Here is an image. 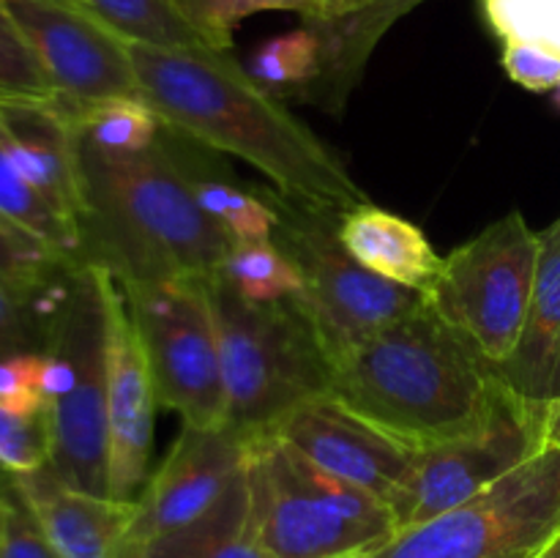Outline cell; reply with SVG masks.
<instances>
[{"mask_svg": "<svg viewBox=\"0 0 560 558\" xmlns=\"http://www.w3.org/2000/svg\"><path fill=\"white\" fill-rule=\"evenodd\" d=\"M140 96L167 129L260 170L295 200L348 213L370 202L331 148L230 53L129 44Z\"/></svg>", "mask_w": 560, "mask_h": 558, "instance_id": "1", "label": "cell"}, {"mask_svg": "<svg viewBox=\"0 0 560 558\" xmlns=\"http://www.w3.org/2000/svg\"><path fill=\"white\" fill-rule=\"evenodd\" d=\"M82 189V255L120 288L178 277H213L233 235L200 206L191 164L173 131L140 153H107L74 135Z\"/></svg>", "mask_w": 560, "mask_h": 558, "instance_id": "2", "label": "cell"}, {"mask_svg": "<svg viewBox=\"0 0 560 558\" xmlns=\"http://www.w3.org/2000/svg\"><path fill=\"white\" fill-rule=\"evenodd\" d=\"M495 367L427 299L334 367V397L416 449L457 441L487 421Z\"/></svg>", "mask_w": 560, "mask_h": 558, "instance_id": "3", "label": "cell"}, {"mask_svg": "<svg viewBox=\"0 0 560 558\" xmlns=\"http://www.w3.org/2000/svg\"><path fill=\"white\" fill-rule=\"evenodd\" d=\"M224 381V425L255 443L310 399L331 392L334 361L295 299L244 301L222 274L208 277Z\"/></svg>", "mask_w": 560, "mask_h": 558, "instance_id": "4", "label": "cell"}, {"mask_svg": "<svg viewBox=\"0 0 560 558\" xmlns=\"http://www.w3.org/2000/svg\"><path fill=\"white\" fill-rule=\"evenodd\" d=\"M44 334L49 468L82 492L109 498L107 268L80 263L55 288Z\"/></svg>", "mask_w": 560, "mask_h": 558, "instance_id": "5", "label": "cell"}, {"mask_svg": "<svg viewBox=\"0 0 560 558\" xmlns=\"http://www.w3.org/2000/svg\"><path fill=\"white\" fill-rule=\"evenodd\" d=\"M249 523L271 558H370L399 534L392 507L279 435L249 443Z\"/></svg>", "mask_w": 560, "mask_h": 558, "instance_id": "6", "label": "cell"}, {"mask_svg": "<svg viewBox=\"0 0 560 558\" xmlns=\"http://www.w3.org/2000/svg\"><path fill=\"white\" fill-rule=\"evenodd\" d=\"M260 191L277 211L273 241L301 274L295 304L312 323L334 367L430 299L361 266L339 239L342 213L295 200L273 186Z\"/></svg>", "mask_w": 560, "mask_h": 558, "instance_id": "7", "label": "cell"}, {"mask_svg": "<svg viewBox=\"0 0 560 558\" xmlns=\"http://www.w3.org/2000/svg\"><path fill=\"white\" fill-rule=\"evenodd\" d=\"M560 531V449L503 476L470 501L399 531L370 558H534Z\"/></svg>", "mask_w": 560, "mask_h": 558, "instance_id": "8", "label": "cell"}, {"mask_svg": "<svg viewBox=\"0 0 560 558\" xmlns=\"http://www.w3.org/2000/svg\"><path fill=\"white\" fill-rule=\"evenodd\" d=\"M539 233L512 211L443 257L430 301L492 367L517 348L534 293Z\"/></svg>", "mask_w": 560, "mask_h": 558, "instance_id": "9", "label": "cell"}, {"mask_svg": "<svg viewBox=\"0 0 560 558\" xmlns=\"http://www.w3.org/2000/svg\"><path fill=\"white\" fill-rule=\"evenodd\" d=\"M159 405L184 425H224V381L208 277L124 288Z\"/></svg>", "mask_w": 560, "mask_h": 558, "instance_id": "10", "label": "cell"}, {"mask_svg": "<svg viewBox=\"0 0 560 558\" xmlns=\"http://www.w3.org/2000/svg\"><path fill=\"white\" fill-rule=\"evenodd\" d=\"M545 414V403L503 386L485 425L457 441L424 449L413 485L394 512L399 531L470 501L536 457L547 446Z\"/></svg>", "mask_w": 560, "mask_h": 558, "instance_id": "11", "label": "cell"}, {"mask_svg": "<svg viewBox=\"0 0 560 558\" xmlns=\"http://www.w3.org/2000/svg\"><path fill=\"white\" fill-rule=\"evenodd\" d=\"M58 93V107L140 96L129 42L77 0H3Z\"/></svg>", "mask_w": 560, "mask_h": 558, "instance_id": "12", "label": "cell"}, {"mask_svg": "<svg viewBox=\"0 0 560 558\" xmlns=\"http://www.w3.org/2000/svg\"><path fill=\"white\" fill-rule=\"evenodd\" d=\"M277 435L328 474L375 492L392 512H397L408 496L424 454V449L410 446L366 421L334 394L295 408L279 425Z\"/></svg>", "mask_w": 560, "mask_h": 558, "instance_id": "13", "label": "cell"}, {"mask_svg": "<svg viewBox=\"0 0 560 558\" xmlns=\"http://www.w3.org/2000/svg\"><path fill=\"white\" fill-rule=\"evenodd\" d=\"M156 408L162 405L129 301L107 271V481L115 501H137L151 476Z\"/></svg>", "mask_w": 560, "mask_h": 558, "instance_id": "14", "label": "cell"}, {"mask_svg": "<svg viewBox=\"0 0 560 558\" xmlns=\"http://www.w3.org/2000/svg\"><path fill=\"white\" fill-rule=\"evenodd\" d=\"M249 443L228 425H184L170 446L167 457L148 476L137 518L129 531V545L170 534L200 520L219 503L235 476L244 470Z\"/></svg>", "mask_w": 560, "mask_h": 558, "instance_id": "15", "label": "cell"}, {"mask_svg": "<svg viewBox=\"0 0 560 558\" xmlns=\"http://www.w3.org/2000/svg\"><path fill=\"white\" fill-rule=\"evenodd\" d=\"M58 558H124L137 501H115L66 485L49 465L11 474Z\"/></svg>", "mask_w": 560, "mask_h": 558, "instance_id": "16", "label": "cell"}, {"mask_svg": "<svg viewBox=\"0 0 560 558\" xmlns=\"http://www.w3.org/2000/svg\"><path fill=\"white\" fill-rule=\"evenodd\" d=\"M0 129L11 159L33 189L80 228L82 189L74 131L58 104H0Z\"/></svg>", "mask_w": 560, "mask_h": 558, "instance_id": "17", "label": "cell"}, {"mask_svg": "<svg viewBox=\"0 0 560 558\" xmlns=\"http://www.w3.org/2000/svg\"><path fill=\"white\" fill-rule=\"evenodd\" d=\"M421 3L424 0H364L339 20L304 22L320 38V74L306 88V102L323 113L342 115L381 38Z\"/></svg>", "mask_w": 560, "mask_h": 558, "instance_id": "18", "label": "cell"}, {"mask_svg": "<svg viewBox=\"0 0 560 558\" xmlns=\"http://www.w3.org/2000/svg\"><path fill=\"white\" fill-rule=\"evenodd\" d=\"M339 239L361 266L402 288L430 295L441 274L443 257L430 244L424 230L375 202H364L342 213Z\"/></svg>", "mask_w": 560, "mask_h": 558, "instance_id": "19", "label": "cell"}, {"mask_svg": "<svg viewBox=\"0 0 560 558\" xmlns=\"http://www.w3.org/2000/svg\"><path fill=\"white\" fill-rule=\"evenodd\" d=\"M560 345V217L539 233L534 293L528 321L514 353L498 367V375L520 397L541 403L547 372Z\"/></svg>", "mask_w": 560, "mask_h": 558, "instance_id": "20", "label": "cell"}, {"mask_svg": "<svg viewBox=\"0 0 560 558\" xmlns=\"http://www.w3.org/2000/svg\"><path fill=\"white\" fill-rule=\"evenodd\" d=\"M124 558H271L252 534L246 465L200 520L129 545Z\"/></svg>", "mask_w": 560, "mask_h": 558, "instance_id": "21", "label": "cell"}, {"mask_svg": "<svg viewBox=\"0 0 560 558\" xmlns=\"http://www.w3.org/2000/svg\"><path fill=\"white\" fill-rule=\"evenodd\" d=\"M0 217L27 233L31 239L42 241L52 252H58L63 260L85 263L82 255V233L77 224L60 217L36 189L31 181L20 173L16 162L11 159L5 146L3 129H0Z\"/></svg>", "mask_w": 560, "mask_h": 558, "instance_id": "22", "label": "cell"}, {"mask_svg": "<svg viewBox=\"0 0 560 558\" xmlns=\"http://www.w3.org/2000/svg\"><path fill=\"white\" fill-rule=\"evenodd\" d=\"M71 131L107 153H140L162 137L164 124L142 96H118L85 107H58Z\"/></svg>", "mask_w": 560, "mask_h": 558, "instance_id": "23", "label": "cell"}, {"mask_svg": "<svg viewBox=\"0 0 560 558\" xmlns=\"http://www.w3.org/2000/svg\"><path fill=\"white\" fill-rule=\"evenodd\" d=\"M129 44L208 47L178 0H77Z\"/></svg>", "mask_w": 560, "mask_h": 558, "instance_id": "24", "label": "cell"}, {"mask_svg": "<svg viewBox=\"0 0 560 558\" xmlns=\"http://www.w3.org/2000/svg\"><path fill=\"white\" fill-rule=\"evenodd\" d=\"M219 274L241 299L252 304H273L301 293L299 268L273 239L233 241Z\"/></svg>", "mask_w": 560, "mask_h": 558, "instance_id": "25", "label": "cell"}, {"mask_svg": "<svg viewBox=\"0 0 560 558\" xmlns=\"http://www.w3.org/2000/svg\"><path fill=\"white\" fill-rule=\"evenodd\" d=\"M246 71L273 96H304L320 74V38L310 25L279 33L252 53Z\"/></svg>", "mask_w": 560, "mask_h": 558, "instance_id": "26", "label": "cell"}, {"mask_svg": "<svg viewBox=\"0 0 560 558\" xmlns=\"http://www.w3.org/2000/svg\"><path fill=\"white\" fill-rule=\"evenodd\" d=\"M71 266L74 263L0 217V284L22 304L33 306L42 295L52 293Z\"/></svg>", "mask_w": 560, "mask_h": 558, "instance_id": "27", "label": "cell"}, {"mask_svg": "<svg viewBox=\"0 0 560 558\" xmlns=\"http://www.w3.org/2000/svg\"><path fill=\"white\" fill-rule=\"evenodd\" d=\"M200 206L233 235L235 241H271L277 230V211L266 195H252L230 181L213 175H195Z\"/></svg>", "mask_w": 560, "mask_h": 558, "instance_id": "28", "label": "cell"}, {"mask_svg": "<svg viewBox=\"0 0 560 558\" xmlns=\"http://www.w3.org/2000/svg\"><path fill=\"white\" fill-rule=\"evenodd\" d=\"M0 104H58L36 53L0 0Z\"/></svg>", "mask_w": 560, "mask_h": 558, "instance_id": "29", "label": "cell"}, {"mask_svg": "<svg viewBox=\"0 0 560 558\" xmlns=\"http://www.w3.org/2000/svg\"><path fill=\"white\" fill-rule=\"evenodd\" d=\"M503 44H536L560 55V0H481Z\"/></svg>", "mask_w": 560, "mask_h": 558, "instance_id": "30", "label": "cell"}, {"mask_svg": "<svg viewBox=\"0 0 560 558\" xmlns=\"http://www.w3.org/2000/svg\"><path fill=\"white\" fill-rule=\"evenodd\" d=\"M178 3L208 47L222 53H230L233 47L235 27L257 11H295L304 20L310 16L306 0H178Z\"/></svg>", "mask_w": 560, "mask_h": 558, "instance_id": "31", "label": "cell"}, {"mask_svg": "<svg viewBox=\"0 0 560 558\" xmlns=\"http://www.w3.org/2000/svg\"><path fill=\"white\" fill-rule=\"evenodd\" d=\"M52 435L47 408L14 410L0 405V468L9 474H27L49 465Z\"/></svg>", "mask_w": 560, "mask_h": 558, "instance_id": "32", "label": "cell"}, {"mask_svg": "<svg viewBox=\"0 0 560 558\" xmlns=\"http://www.w3.org/2000/svg\"><path fill=\"white\" fill-rule=\"evenodd\" d=\"M0 558H58L14 476L0 468Z\"/></svg>", "mask_w": 560, "mask_h": 558, "instance_id": "33", "label": "cell"}, {"mask_svg": "<svg viewBox=\"0 0 560 558\" xmlns=\"http://www.w3.org/2000/svg\"><path fill=\"white\" fill-rule=\"evenodd\" d=\"M0 405L14 410H44V353L0 359Z\"/></svg>", "mask_w": 560, "mask_h": 558, "instance_id": "34", "label": "cell"}, {"mask_svg": "<svg viewBox=\"0 0 560 558\" xmlns=\"http://www.w3.org/2000/svg\"><path fill=\"white\" fill-rule=\"evenodd\" d=\"M503 69L525 91H556L560 82V55L536 44H503Z\"/></svg>", "mask_w": 560, "mask_h": 558, "instance_id": "35", "label": "cell"}, {"mask_svg": "<svg viewBox=\"0 0 560 558\" xmlns=\"http://www.w3.org/2000/svg\"><path fill=\"white\" fill-rule=\"evenodd\" d=\"M47 323H38L33 306L22 304L0 284V359L16 353H44Z\"/></svg>", "mask_w": 560, "mask_h": 558, "instance_id": "36", "label": "cell"}, {"mask_svg": "<svg viewBox=\"0 0 560 558\" xmlns=\"http://www.w3.org/2000/svg\"><path fill=\"white\" fill-rule=\"evenodd\" d=\"M306 3H310V16L304 22H331L353 14L364 0H306Z\"/></svg>", "mask_w": 560, "mask_h": 558, "instance_id": "37", "label": "cell"}, {"mask_svg": "<svg viewBox=\"0 0 560 558\" xmlns=\"http://www.w3.org/2000/svg\"><path fill=\"white\" fill-rule=\"evenodd\" d=\"M545 443H547V446L560 449V397L552 399V403H547Z\"/></svg>", "mask_w": 560, "mask_h": 558, "instance_id": "38", "label": "cell"}, {"mask_svg": "<svg viewBox=\"0 0 560 558\" xmlns=\"http://www.w3.org/2000/svg\"><path fill=\"white\" fill-rule=\"evenodd\" d=\"M560 397V345H558V353L552 359L550 372H547V383H545V392H541V403H552V399Z\"/></svg>", "mask_w": 560, "mask_h": 558, "instance_id": "39", "label": "cell"}, {"mask_svg": "<svg viewBox=\"0 0 560 558\" xmlns=\"http://www.w3.org/2000/svg\"><path fill=\"white\" fill-rule=\"evenodd\" d=\"M534 558H560V531L556 536H552L550 542H547L545 547H541L539 553H536Z\"/></svg>", "mask_w": 560, "mask_h": 558, "instance_id": "40", "label": "cell"}, {"mask_svg": "<svg viewBox=\"0 0 560 558\" xmlns=\"http://www.w3.org/2000/svg\"><path fill=\"white\" fill-rule=\"evenodd\" d=\"M552 98H556V107L560 109V82H558V88H556V91H552Z\"/></svg>", "mask_w": 560, "mask_h": 558, "instance_id": "41", "label": "cell"}]
</instances>
